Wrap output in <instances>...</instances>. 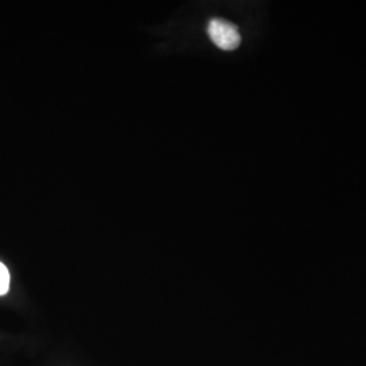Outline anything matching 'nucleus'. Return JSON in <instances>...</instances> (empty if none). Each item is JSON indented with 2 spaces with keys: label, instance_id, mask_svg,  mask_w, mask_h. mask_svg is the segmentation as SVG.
Returning <instances> with one entry per match:
<instances>
[{
  "label": "nucleus",
  "instance_id": "obj_1",
  "mask_svg": "<svg viewBox=\"0 0 366 366\" xmlns=\"http://www.w3.org/2000/svg\"><path fill=\"white\" fill-rule=\"evenodd\" d=\"M210 39L222 51H234L240 45V33L235 25L220 18H213L208 24Z\"/></svg>",
  "mask_w": 366,
  "mask_h": 366
},
{
  "label": "nucleus",
  "instance_id": "obj_2",
  "mask_svg": "<svg viewBox=\"0 0 366 366\" xmlns=\"http://www.w3.org/2000/svg\"><path fill=\"white\" fill-rule=\"evenodd\" d=\"M10 288V273L7 267L0 262V296L6 295Z\"/></svg>",
  "mask_w": 366,
  "mask_h": 366
}]
</instances>
